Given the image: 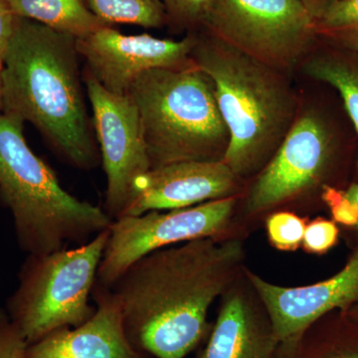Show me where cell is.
Listing matches in <instances>:
<instances>
[{
	"mask_svg": "<svg viewBox=\"0 0 358 358\" xmlns=\"http://www.w3.org/2000/svg\"><path fill=\"white\" fill-rule=\"evenodd\" d=\"M239 178L223 160L174 162L141 176L124 216L174 210L234 196Z\"/></svg>",
	"mask_w": 358,
	"mask_h": 358,
	"instance_id": "4fadbf2b",
	"label": "cell"
},
{
	"mask_svg": "<svg viewBox=\"0 0 358 358\" xmlns=\"http://www.w3.org/2000/svg\"><path fill=\"white\" fill-rule=\"evenodd\" d=\"M24 122L0 113V202L13 216L21 250L41 255L81 245L109 229L105 209L71 194L28 145Z\"/></svg>",
	"mask_w": 358,
	"mask_h": 358,
	"instance_id": "277c9868",
	"label": "cell"
},
{
	"mask_svg": "<svg viewBox=\"0 0 358 358\" xmlns=\"http://www.w3.org/2000/svg\"><path fill=\"white\" fill-rule=\"evenodd\" d=\"M239 239L200 238L155 250L109 287L131 345L155 358H185L210 333L213 301L239 277Z\"/></svg>",
	"mask_w": 358,
	"mask_h": 358,
	"instance_id": "6da1fadb",
	"label": "cell"
},
{
	"mask_svg": "<svg viewBox=\"0 0 358 358\" xmlns=\"http://www.w3.org/2000/svg\"><path fill=\"white\" fill-rule=\"evenodd\" d=\"M346 199L350 200L355 206L357 207L358 209V185H352L348 188V190L345 192ZM355 228L358 229V223Z\"/></svg>",
	"mask_w": 358,
	"mask_h": 358,
	"instance_id": "83f0119b",
	"label": "cell"
},
{
	"mask_svg": "<svg viewBox=\"0 0 358 358\" xmlns=\"http://www.w3.org/2000/svg\"><path fill=\"white\" fill-rule=\"evenodd\" d=\"M77 39L15 16L1 70V113L30 122L63 162L82 171L101 164L87 113Z\"/></svg>",
	"mask_w": 358,
	"mask_h": 358,
	"instance_id": "7a4b0ae2",
	"label": "cell"
},
{
	"mask_svg": "<svg viewBox=\"0 0 358 358\" xmlns=\"http://www.w3.org/2000/svg\"><path fill=\"white\" fill-rule=\"evenodd\" d=\"M28 345L6 310L0 308V358H27Z\"/></svg>",
	"mask_w": 358,
	"mask_h": 358,
	"instance_id": "603a6c76",
	"label": "cell"
},
{
	"mask_svg": "<svg viewBox=\"0 0 358 358\" xmlns=\"http://www.w3.org/2000/svg\"><path fill=\"white\" fill-rule=\"evenodd\" d=\"M245 274L267 310L280 345L296 343L322 315L358 301V250L338 274L308 286L288 288L249 271Z\"/></svg>",
	"mask_w": 358,
	"mask_h": 358,
	"instance_id": "7c38bea8",
	"label": "cell"
},
{
	"mask_svg": "<svg viewBox=\"0 0 358 358\" xmlns=\"http://www.w3.org/2000/svg\"><path fill=\"white\" fill-rule=\"evenodd\" d=\"M350 315H352V319L358 320V305L355 306L350 310Z\"/></svg>",
	"mask_w": 358,
	"mask_h": 358,
	"instance_id": "f1b7e54d",
	"label": "cell"
},
{
	"mask_svg": "<svg viewBox=\"0 0 358 358\" xmlns=\"http://www.w3.org/2000/svg\"><path fill=\"white\" fill-rule=\"evenodd\" d=\"M128 95L140 115L152 169L223 160L229 133L210 78L194 63L141 74Z\"/></svg>",
	"mask_w": 358,
	"mask_h": 358,
	"instance_id": "5b68a950",
	"label": "cell"
},
{
	"mask_svg": "<svg viewBox=\"0 0 358 358\" xmlns=\"http://www.w3.org/2000/svg\"><path fill=\"white\" fill-rule=\"evenodd\" d=\"M202 31L192 60L210 78L229 133L223 162L237 178H248L260 173L296 121V94L282 71Z\"/></svg>",
	"mask_w": 358,
	"mask_h": 358,
	"instance_id": "3957f363",
	"label": "cell"
},
{
	"mask_svg": "<svg viewBox=\"0 0 358 358\" xmlns=\"http://www.w3.org/2000/svg\"><path fill=\"white\" fill-rule=\"evenodd\" d=\"M14 15L9 0H0V65L13 34Z\"/></svg>",
	"mask_w": 358,
	"mask_h": 358,
	"instance_id": "484cf974",
	"label": "cell"
},
{
	"mask_svg": "<svg viewBox=\"0 0 358 358\" xmlns=\"http://www.w3.org/2000/svg\"><path fill=\"white\" fill-rule=\"evenodd\" d=\"M1 70L2 65H0V113H1L2 110Z\"/></svg>",
	"mask_w": 358,
	"mask_h": 358,
	"instance_id": "f546056e",
	"label": "cell"
},
{
	"mask_svg": "<svg viewBox=\"0 0 358 358\" xmlns=\"http://www.w3.org/2000/svg\"><path fill=\"white\" fill-rule=\"evenodd\" d=\"M92 294L96 307L91 319L28 345L27 358H148L127 336L121 307L110 289L96 282Z\"/></svg>",
	"mask_w": 358,
	"mask_h": 358,
	"instance_id": "9a60e30c",
	"label": "cell"
},
{
	"mask_svg": "<svg viewBox=\"0 0 358 358\" xmlns=\"http://www.w3.org/2000/svg\"><path fill=\"white\" fill-rule=\"evenodd\" d=\"M222 296L217 320L199 358L277 357L279 339L251 282L243 287L238 277Z\"/></svg>",
	"mask_w": 358,
	"mask_h": 358,
	"instance_id": "5bb4252c",
	"label": "cell"
},
{
	"mask_svg": "<svg viewBox=\"0 0 358 358\" xmlns=\"http://www.w3.org/2000/svg\"><path fill=\"white\" fill-rule=\"evenodd\" d=\"M317 35L358 50V0H338L315 20Z\"/></svg>",
	"mask_w": 358,
	"mask_h": 358,
	"instance_id": "d6986e66",
	"label": "cell"
},
{
	"mask_svg": "<svg viewBox=\"0 0 358 358\" xmlns=\"http://www.w3.org/2000/svg\"><path fill=\"white\" fill-rule=\"evenodd\" d=\"M14 15L41 23L76 39L88 36L105 23L89 10L84 0H9Z\"/></svg>",
	"mask_w": 358,
	"mask_h": 358,
	"instance_id": "2e32d148",
	"label": "cell"
},
{
	"mask_svg": "<svg viewBox=\"0 0 358 358\" xmlns=\"http://www.w3.org/2000/svg\"><path fill=\"white\" fill-rule=\"evenodd\" d=\"M336 1H338V0H301L308 11L312 13L315 20H317L320 14L326 10L327 7L331 6Z\"/></svg>",
	"mask_w": 358,
	"mask_h": 358,
	"instance_id": "4316f807",
	"label": "cell"
},
{
	"mask_svg": "<svg viewBox=\"0 0 358 358\" xmlns=\"http://www.w3.org/2000/svg\"><path fill=\"white\" fill-rule=\"evenodd\" d=\"M275 358H358V350L320 353L296 343L293 345H280Z\"/></svg>",
	"mask_w": 358,
	"mask_h": 358,
	"instance_id": "d4e9b609",
	"label": "cell"
},
{
	"mask_svg": "<svg viewBox=\"0 0 358 358\" xmlns=\"http://www.w3.org/2000/svg\"><path fill=\"white\" fill-rule=\"evenodd\" d=\"M338 229L333 221L317 219L306 225L303 243L308 251L326 253L338 241Z\"/></svg>",
	"mask_w": 358,
	"mask_h": 358,
	"instance_id": "7402d4cb",
	"label": "cell"
},
{
	"mask_svg": "<svg viewBox=\"0 0 358 358\" xmlns=\"http://www.w3.org/2000/svg\"><path fill=\"white\" fill-rule=\"evenodd\" d=\"M201 30L282 72L300 62L317 36L301 0H217Z\"/></svg>",
	"mask_w": 358,
	"mask_h": 358,
	"instance_id": "52a82bcc",
	"label": "cell"
},
{
	"mask_svg": "<svg viewBox=\"0 0 358 358\" xmlns=\"http://www.w3.org/2000/svg\"><path fill=\"white\" fill-rule=\"evenodd\" d=\"M109 239V229L75 248L28 255L6 312L28 345L49 334L77 327L93 317L90 305Z\"/></svg>",
	"mask_w": 358,
	"mask_h": 358,
	"instance_id": "8992f818",
	"label": "cell"
},
{
	"mask_svg": "<svg viewBox=\"0 0 358 358\" xmlns=\"http://www.w3.org/2000/svg\"><path fill=\"white\" fill-rule=\"evenodd\" d=\"M303 70L308 76L338 90L358 134V60L334 54L315 56Z\"/></svg>",
	"mask_w": 358,
	"mask_h": 358,
	"instance_id": "e0dca14e",
	"label": "cell"
},
{
	"mask_svg": "<svg viewBox=\"0 0 358 358\" xmlns=\"http://www.w3.org/2000/svg\"><path fill=\"white\" fill-rule=\"evenodd\" d=\"M90 11L105 24L162 28L167 23L160 0H84Z\"/></svg>",
	"mask_w": 358,
	"mask_h": 358,
	"instance_id": "ac0fdd59",
	"label": "cell"
},
{
	"mask_svg": "<svg viewBox=\"0 0 358 358\" xmlns=\"http://www.w3.org/2000/svg\"><path fill=\"white\" fill-rule=\"evenodd\" d=\"M235 196L174 209L150 211L115 219L96 275V284L109 288L141 257L155 250L200 238L217 237L229 224Z\"/></svg>",
	"mask_w": 358,
	"mask_h": 358,
	"instance_id": "ba28073f",
	"label": "cell"
},
{
	"mask_svg": "<svg viewBox=\"0 0 358 358\" xmlns=\"http://www.w3.org/2000/svg\"><path fill=\"white\" fill-rule=\"evenodd\" d=\"M166 10L167 23L190 32L202 29L207 16L217 0H160Z\"/></svg>",
	"mask_w": 358,
	"mask_h": 358,
	"instance_id": "ffe728a7",
	"label": "cell"
},
{
	"mask_svg": "<svg viewBox=\"0 0 358 358\" xmlns=\"http://www.w3.org/2000/svg\"><path fill=\"white\" fill-rule=\"evenodd\" d=\"M331 152V134L324 120L310 110L298 115L250 189L247 212L268 210L313 187L326 171Z\"/></svg>",
	"mask_w": 358,
	"mask_h": 358,
	"instance_id": "8fae6325",
	"label": "cell"
},
{
	"mask_svg": "<svg viewBox=\"0 0 358 358\" xmlns=\"http://www.w3.org/2000/svg\"><path fill=\"white\" fill-rule=\"evenodd\" d=\"M197 33L181 40L162 39L150 34L126 35L110 25L77 39V50L87 72L115 95H127L143 73L192 64Z\"/></svg>",
	"mask_w": 358,
	"mask_h": 358,
	"instance_id": "30bf717a",
	"label": "cell"
},
{
	"mask_svg": "<svg viewBox=\"0 0 358 358\" xmlns=\"http://www.w3.org/2000/svg\"><path fill=\"white\" fill-rule=\"evenodd\" d=\"M93 126L107 178L105 211L113 220L121 218L133 201L134 183L152 169L133 99L115 95L85 72Z\"/></svg>",
	"mask_w": 358,
	"mask_h": 358,
	"instance_id": "9c48e42d",
	"label": "cell"
},
{
	"mask_svg": "<svg viewBox=\"0 0 358 358\" xmlns=\"http://www.w3.org/2000/svg\"><path fill=\"white\" fill-rule=\"evenodd\" d=\"M267 233L271 243L275 248L289 251L300 247L305 235L306 223L291 212H277L268 216Z\"/></svg>",
	"mask_w": 358,
	"mask_h": 358,
	"instance_id": "44dd1931",
	"label": "cell"
},
{
	"mask_svg": "<svg viewBox=\"0 0 358 358\" xmlns=\"http://www.w3.org/2000/svg\"><path fill=\"white\" fill-rule=\"evenodd\" d=\"M324 199L329 205L336 222L355 227L358 223V209L350 200L346 199L345 192H338L331 187H324Z\"/></svg>",
	"mask_w": 358,
	"mask_h": 358,
	"instance_id": "cb8c5ba5",
	"label": "cell"
}]
</instances>
